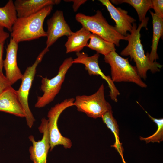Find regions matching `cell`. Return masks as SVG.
Here are the masks:
<instances>
[{"instance_id":"obj_1","label":"cell","mask_w":163,"mask_h":163,"mask_svg":"<svg viewBox=\"0 0 163 163\" xmlns=\"http://www.w3.org/2000/svg\"><path fill=\"white\" fill-rule=\"evenodd\" d=\"M148 18L139 24L137 27L136 23L133 24V28L130 34L128 35V44L120 52L122 56H129L136 64L138 73L141 78L145 80L147 72L150 70L152 73L160 71L162 65L156 62H151L147 54H145L141 43L140 31L143 27H146L149 20Z\"/></svg>"},{"instance_id":"obj_2","label":"cell","mask_w":163,"mask_h":163,"mask_svg":"<svg viewBox=\"0 0 163 163\" xmlns=\"http://www.w3.org/2000/svg\"><path fill=\"white\" fill-rule=\"evenodd\" d=\"M53 7V5L47 6L28 16L18 18L12 27L11 37L18 43L46 37L43 24L45 18L51 12Z\"/></svg>"},{"instance_id":"obj_3","label":"cell","mask_w":163,"mask_h":163,"mask_svg":"<svg viewBox=\"0 0 163 163\" xmlns=\"http://www.w3.org/2000/svg\"><path fill=\"white\" fill-rule=\"evenodd\" d=\"M75 19L82 27L91 33L97 35L117 46H119L120 40H127L128 35L124 36L118 33L114 27L108 23L100 10L97 11L92 16L78 13L75 15Z\"/></svg>"},{"instance_id":"obj_4","label":"cell","mask_w":163,"mask_h":163,"mask_svg":"<svg viewBox=\"0 0 163 163\" xmlns=\"http://www.w3.org/2000/svg\"><path fill=\"white\" fill-rule=\"evenodd\" d=\"M104 59L110 66L111 78L114 82H131L142 88L147 87L139 75L136 67L129 63L128 58L122 57L114 51L104 56Z\"/></svg>"},{"instance_id":"obj_5","label":"cell","mask_w":163,"mask_h":163,"mask_svg":"<svg viewBox=\"0 0 163 163\" xmlns=\"http://www.w3.org/2000/svg\"><path fill=\"white\" fill-rule=\"evenodd\" d=\"M73 105L78 111L94 119L101 118L106 112L112 110L111 105L105 99L103 83L97 91L91 95L77 96Z\"/></svg>"},{"instance_id":"obj_6","label":"cell","mask_w":163,"mask_h":163,"mask_svg":"<svg viewBox=\"0 0 163 163\" xmlns=\"http://www.w3.org/2000/svg\"><path fill=\"white\" fill-rule=\"evenodd\" d=\"M73 60L72 57L65 59L60 66L57 75L52 78L42 77L40 89L43 94L37 97L35 107H43L54 100L60 91L66 73L73 64Z\"/></svg>"},{"instance_id":"obj_7","label":"cell","mask_w":163,"mask_h":163,"mask_svg":"<svg viewBox=\"0 0 163 163\" xmlns=\"http://www.w3.org/2000/svg\"><path fill=\"white\" fill-rule=\"evenodd\" d=\"M75 99H66L51 107L48 112L47 128L50 142V151L56 146L62 145L66 149L70 148L72 143L69 138L63 136L58 127V121L61 114L67 108L74 106Z\"/></svg>"},{"instance_id":"obj_8","label":"cell","mask_w":163,"mask_h":163,"mask_svg":"<svg viewBox=\"0 0 163 163\" xmlns=\"http://www.w3.org/2000/svg\"><path fill=\"white\" fill-rule=\"evenodd\" d=\"M49 50L48 48H45L39 54L33 64L27 67L21 79V85L17 90L20 101L26 113L25 118L27 124L29 128L32 127L35 121L28 104L29 91L36 74L37 67Z\"/></svg>"},{"instance_id":"obj_9","label":"cell","mask_w":163,"mask_h":163,"mask_svg":"<svg viewBox=\"0 0 163 163\" xmlns=\"http://www.w3.org/2000/svg\"><path fill=\"white\" fill-rule=\"evenodd\" d=\"M77 57L73 59L72 63H80L84 65L85 69L90 76H100L106 81L110 89L109 96L115 102L118 101L117 96L120 93L115 86L114 82L109 76H106L100 69L98 64L99 54L96 53L94 55L89 56L84 53L78 52L76 53Z\"/></svg>"},{"instance_id":"obj_10","label":"cell","mask_w":163,"mask_h":163,"mask_svg":"<svg viewBox=\"0 0 163 163\" xmlns=\"http://www.w3.org/2000/svg\"><path fill=\"white\" fill-rule=\"evenodd\" d=\"M48 120L45 118L41 120L38 127L40 133L43 135L41 140L36 141L33 135L29 137L32 145L29 148L30 159L33 163H47V157L50 145L47 128Z\"/></svg>"},{"instance_id":"obj_11","label":"cell","mask_w":163,"mask_h":163,"mask_svg":"<svg viewBox=\"0 0 163 163\" xmlns=\"http://www.w3.org/2000/svg\"><path fill=\"white\" fill-rule=\"evenodd\" d=\"M47 29L46 47L49 48L59 38L65 36L67 37L72 33L65 19L63 11L56 10L47 21Z\"/></svg>"},{"instance_id":"obj_12","label":"cell","mask_w":163,"mask_h":163,"mask_svg":"<svg viewBox=\"0 0 163 163\" xmlns=\"http://www.w3.org/2000/svg\"><path fill=\"white\" fill-rule=\"evenodd\" d=\"M107 8L111 18L116 24V31L124 36H127L133 28V24L136 20L128 14V11L120 7H115L109 0H99Z\"/></svg>"},{"instance_id":"obj_13","label":"cell","mask_w":163,"mask_h":163,"mask_svg":"<svg viewBox=\"0 0 163 163\" xmlns=\"http://www.w3.org/2000/svg\"><path fill=\"white\" fill-rule=\"evenodd\" d=\"M18 43L11 37L6 49V56L4 60L5 76L12 85L21 79L23 74L17 65V53Z\"/></svg>"},{"instance_id":"obj_14","label":"cell","mask_w":163,"mask_h":163,"mask_svg":"<svg viewBox=\"0 0 163 163\" xmlns=\"http://www.w3.org/2000/svg\"><path fill=\"white\" fill-rule=\"evenodd\" d=\"M0 111L25 118V112L20 103L17 90L11 86L0 94Z\"/></svg>"},{"instance_id":"obj_15","label":"cell","mask_w":163,"mask_h":163,"mask_svg":"<svg viewBox=\"0 0 163 163\" xmlns=\"http://www.w3.org/2000/svg\"><path fill=\"white\" fill-rule=\"evenodd\" d=\"M59 0H16L14 2L18 18L34 14L45 7L59 4Z\"/></svg>"},{"instance_id":"obj_16","label":"cell","mask_w":163,"mask_h":163,"mask_svg":"<svg viewBox=\"0 0 163 163\" xmlns=\"http://www.w3.org/2000/svg\"><path fill=\"white\" fill-rule=\"evenodd\" d=\"M91 34L83 27L75 32H72L68 37L65 44L66 53L80 52L84 47H86Z\"/></svg>"},{"instance_id":"obj_17","label":"cell","mask_w":163,"mask_h":163,"mask_svg":"<svg viewBox=\"0 0 163 163\" xmlns=\"http://www.w3.org/2000/svg\"><path fill=\"white\" fill-rule=\"evenodd\" d=\"M149 12L152 19L153 34L151 50L149 54L148 53L147 54L150 61L153 62L158 59L157 50L159 39L163 36V18L158 17L151 11Z\"/></svg>"},{"instance_id":"obj_18","label":"cell","mask_w":163,"mask_h":163,"mask_svg":"<svg viewBox=\"0 0 163 163\" xmlns=\"http://www.w3.org/2000/svg\"><path fill=\"white\" fill-rule=\"evenodd\" d=\"M14 2L9 0L3 7H0V25L11 32L18 18Z\"/></svg>"},{"instance_id":"obj_19","label":"cell","mask_w":163,"mask_h":163,"mask_svg":"<svg viewBox=\"0 0 163 163\" xmlns=\"http://www.w3.org/2000/svg\"><path fill=\"white\" fill-rule=\"evenodd\" d=\"M101 118L104 123L114 134L115 142L113 145L111 146L115 148L118 151L121 156L123 163H126L123 157V149L119 140L118 125L113 116L112 110L106 112Z\"/></svg>"},{"instance_id":"obj_20","label":"cell","mask_w":163,"mask_h":163,"mask_svg":"<svg viewBox=\"0 0 163 163\" xmlns=\"http://www.w3.org/2000/svg\"><path fill=\"white\" fill-rule=\"evenodd\" d=\"M89 40V43L86 47L95 50L99 54L105 56L116 50L114 44L106 41L96 34L91 33Z\"/></svg>"},{"instance_id":"obj_21","label":"cell","mask_w":163,"mask_h":163,"mask_svg":"<svg viewBox=\"0 0 163 163\" xmlns=\"http://www.w3.org/2000/svg\"><path fill=\"white\" fill-rule=\"evenodd\" d=\"M110 2L116 5L123 3L130 5L136 10L141 22L145 18L148 11L152 8V0H111Z\"/></svg>"},{"instance_id":"obj_22","label":"cell","mask_w":163,"mask_h":163,"mask_svg":"<svg viewBox=\"0 0 163 163\" xmlns=\"http://www.w3.org/2000/svg\"><path fill=\"white\" fill-rule=\"evenodd\" d=\"M137 103L144 110L149 117L155 123L157 126V129L155 133L151 136L147 137H140L141 140L145 141L146 143L152 142L160 143L163 140V119H156L151 116L137 102Z\"/></svg>"},{"instance_id":"obj_23","label":"cell","mask_w":163,"mask_h":163,"mask_svg":"<svg viewBox=\"0 0 163 163\" xmlns=\"http://www.w3.org/2000/svg\"><path fill=\"white\" fill-rule=\"evenodd\" d=\"M152 9L158 17L163 18V0H152Z\"/></svg>"},{"instance_id":"obj_24","label":"cell","mask_w":163,"mask_h":163,"mask_svg":"<svg viewBox=\"0 0 163 163\" xmlns=\"http://www.w3.org/2000/svg\"><path fill=\"white\" fill-rule=\"evenodd\" d=\"M11 85L6 76L0 71V94Z\"/></svg>"},{"instance_id":"obj_25","label":"cell","mask_w":163,"mask_h":163,"mask_svg":"<svg viewBox=\"0 0 163 163\" xmlns=\"http://www.w3.org/2000/svg\"><path fill=\"white\" fill-rule=\"evenodd\" d=\"M66 2H72L73 3V8L74 11L76 12L80 6L82 4H84L87 0H65Z\"/></svg>"},{"instance_id":"obj_26","label":"cell","mask_w":163,"mask_h":163,"mask_svg":"<svg viewBox=\"0 0 163 163\" xmlns=\"http://www.w3.org/2000/svg\"><path fill=\"white\" fill-rule=\"evenodd\" d=\"M5 42H0V71L3 72L4 67V60L3 59V54Z\"/></svg>"},{"instance_id":"obj_27","label":"cell","mask_w":163,"mask_h":163,"mask_svg":"<svg viewBox=\"0 0 163 163\" xmlns=\"http://www.w3.org/2000/svg\"><path fill=\"white\" fill-rule=\"evenodd\" d=\"M9 37V34L5 31L4 28L0 25V42H5Z\"/></svg>"}]
</instances>
